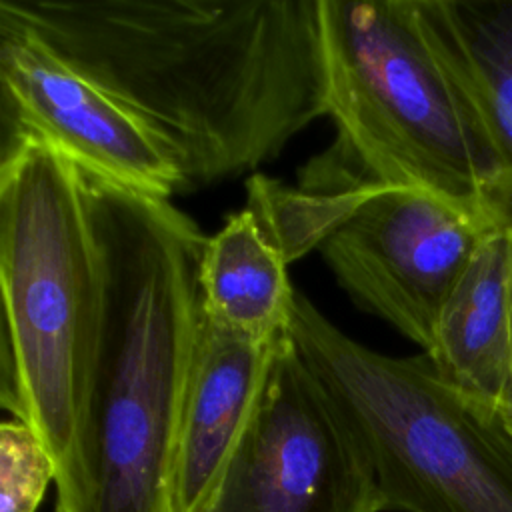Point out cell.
I'll return each instance as SVG.
<instances>
[{
    "mask_svg": "<svg viewBox=\"0 0 512 512\" xmlns=\"http://www.w3.org/2000/svg\"><path fill=\"white\" fill-rule=\"evenodd\" d=\"M288 334L362 442L384 512H512V424L424 352L368 348L300 292Z\"/></svg>",
    "mask_w": 512,
    "mask_h": 512,
    "instance_id": "cell-5",
    "label": "cell"
},
{
    "mask_svg": "<svg viewBox=\"0 0 512 512\" xmlns=\"http://www.w3.org/2000/svg\"><path fill=\"white\" fill-rule=\"evenodd\" d=\"M206 512H384L362 442L290 334Z\"/></svg>",
    "mask_w": 512,
    "mask_h": 512,
    "instance_id": "cell-7",
    "label": "cell"
},
{
    "mask_svg": "<svg viewBox=\"0 0 512 512\" xmlns=\"http://www.w3.org/2000/svg\"><path fill=\"white\" fill-rule=\"evenodd\" d=\"M290 262L252 208L206 236L198 262V306L206 324L252 342L288 334L294 290Z\"/></svg>",
    "mask_w": 512,
    "mask_h": 512,
    "instance_id": "cell-12",
    "label": "cell"
},
{
    "mask_svg": "<svg viewBox=\"0 0 512 512\" xmlns=\"http://www.w3.org/2000/svg\"><path fill=\"white\" fill-rule=\"evenodd\" d=\"M502 224L484 204L372 186L318 250L360 310L428 352L444 304Z\"/></svg>",
    "mask_w": 512,
    "mask_h": 512,
    "instance_id": "cell-6",
    "label": "cell"
},
{
    "mask_svg": "<svg viewBox=\"0 0 512 512\" xmlns=\"http://www.w3.org/2000/svg\"><path fill=\"white\" fill-rule=\"evenodd\" d=\"M56 464L42 438L10 418L0 426V512H36Z\"/></svg>",
    "mask_w": 512,
    "mask_h": 512,
    "instance_id": "cell-13",
    "label": "cell"
},
{
    "mask_svg": "<svg viewBox=\"0 0 512 512\" xmlns=\"http://www.w3.org/2000/svg\"><path fill=\"white\" fill-rule=\"evenodd\" d=\"M318 22L338 146L316 188H416L488 206L492 154L412 0H318Z\"/></svg>",
    "mask_w": 512,
    "mask_h": 512,
    "instance_id": "cell-4",
    "label": "cell"
},
{
    "mask_svg": "<svg viewBox=\"0 0 512 512\" xmlns=\"http://www.w3.org/2000/svg\"><path fill=\"white\" fill-rule=\"evenodd\" d=\"M282 340H244L206 324L200 316L174 456V512L208 510L254 416Z\"/></svg>",
    "mask_w": 512,
    "mask_h": 512,
    "instance_id": "cell-9",
    "label": "cell"
},
{
    "mask_svg": "<svg viewBox=\"0 0 512 512\" xmlns=\"http://www.w3.org/2000/svg\"><path fill=\"white\" fill-rule=\"evenodd\" d=\"M420 32L494 160L488 206L512 224V0H412Z\"/></svg>",
    "mask_w": 512,
    "mask_h": 512,
    "instance_id": "cell-10",
    "label": "cell"
},
{
    "mask_svg": "<svg viewBox=\"0 0 512 512\" xmlns=\"http://www.w3.org/2000/svg\"><path fill=\"white\" fill-rule=\"evenodd\" d=\"M90 180L110 256V310L72 512H174V456L200 332L206 236L170 200Z\"/></svg>",
    "mask_w": 512,
    "mask_h": 512,
    "instance_id": "cell-3",
    "label": "cell"
},
{
    "mask_svg": "<svg viewBox=\"0 0 512 512\" xmlns=\"http://www.w3.org/2000/svg\"><path fill=\"white\" fill-rule=\"evenodd\" d=\"M424 354L446 382L512 424V224L482 242Z\"/></svg>",
    "mask_w": 512,
    "mask_h": 512,
    "instance_id": "cell-11",
    "label": "cell"
},
{
    "mask_svg": "<svg viewBox=\"0 0 512 512\" xmlns=\"http://www.w3.org/2000/svg\"><path fill=\"white\" fill-rule=\"evenodd\" d=\"M0 116L2 142L34 138L106 184L162 200L180 194L170 148L122 100L6 10H0Z\"/></svg>",
    "mask_w": 512,
    "mask_h": 512,
    "instance_id": "cell-8",
    "label": "cell"
},
{
    "mask_svg": "<svg viewBox=\"0 0 512 512\" xmlns=\"http://www.w3.org/2000/svg\"><path fill=\"white\" fill-rule=\"evenodd\" d=\"M0 144V400L46 444L56 512H72L108 326V244L86 172L34 138Z\"/></svg>",
    "mask_w": 512,
    "mask_h": 512,
    "instance_id": "cell-2",
    "label": "cell"
},
{
    "mask_svg": "<svg viewBox=\"0 0 512 512\" xmlns=\"http://www.w3.org/2000/svg\"><path fill=\"white\" fill-rule=\"evenodd\" d=\"M174 154L180 194L326 116L318 0H0Z\"/></svg>",
    "mask_w": 512,
    "mask_h": 512,
    "instance_id": "cell-1",
    "label": "cell"
}]
</instances>
